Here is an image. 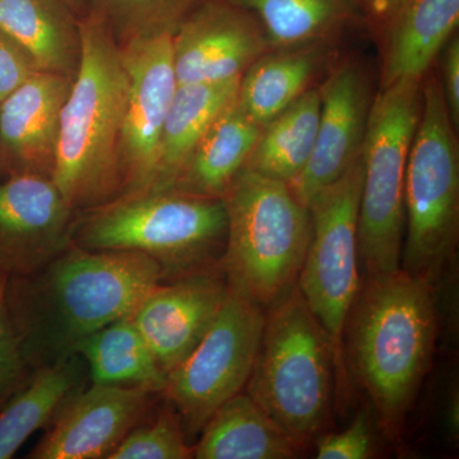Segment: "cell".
Wrapping results in <instances>:
<instances>
[{
	"mask_svg": "<svg viewBox=\"0 0 459 459\" xmlns=\"http://www.w3.org/2000/svg\"><path fill=\"white\" fill-rule=\"evenodd\" d=\"M228 240L221 198L147 189L78 212L72 243L92 250L143 253L165 281L220 268Z\"/></svg>",
	"mask_w": 459,
	"mask_h": 459,
	"instance_id": "obj_4",
	"label": "cell"
},
{
	"mask_svg": "<svg viewBox=\"0 0 459 459\" xmlns=\"http://www.w3.org/2000/svg\"><path fill=\"white\" fill-rule=\"evenodd\" d=\"M38 72L25 51L0 31V102Z\"/></svg>",
	"mask_w": 459,
	"mask_h": 459,
	"instance_id": "obj_32",
	"label": "cell"
},
{
	"mask_svg": "<svg viewBox=\"0 0 459 459\" xmlns=\"http://www.w3.org/2000/svg\"><path fill=\"white\" fill-rule=\"evenodd\" d=\"M320 114L309 164L290 184L296 197L309 204L320 190L340 179L361 155L373 105L367 66L350 56L332 65L318 89Z\"/></svg>",
	"mask_w": 459,
	"mask_h": 459,
	"instance_id": "obj_12",
	"label": "cell"
},
{
	"mask_svg": "<svg viewBox=\"0 0 459 459\" xmlns=\"http://www.w3.org/2000/svg\"><path fill=\"white\" fill-rule=\"evenodd\" d=\"M422 80L403 78L380 89L371 105L361 150L358 244L368 277L401 270L404 179L421 113Z\"/></svg>",
	"mask_w": 459,
	"mask_h": 459,
	"instance_id": "obj_8",
	"label": "cell"
},
{
	"mask_svg": "<svg viewBox=\"0 0 459 459\" xmlns=\"http://www.w3.org/2000/svg\"><path fill=\"white\" fill-rule=\"evenodd\" d=\"M261 131L262 126L247 117L235 99L202 135L166 189L222 198L246 168Z\"/></svg>",
	"mask_w": 459,
	"mask_h": 459,
	"instance_id": "obj_21",
	"label": "cell"
},
{
	"mask_svg": "<svg viewBox=\"0 0 459 459\" xmlns=\"http://www.w3.org/2000/svg\"><path fill=\"white\" fill-rule=\"evenodd\" d=\"M155 395L137 386L91 383L66 402L27 457L108 459L150 412Z\"/></svg>",
	"mask_w": 459,
	"mask_h": 459,
	"instance_id": "obj_15",
	"label": "cell"
},
{
	"mask_svg": "<svg viewBox=\"0 0 459 459\" xmlns=\"http://www.w3.org/2000/svg\"><path fill=\"white\" fill-rule=\"evenodd\" d=\"M72 83L65 75L38 72L0 102V175L53 178Z\"/></svg>",
	"mask_w": 459,
	"mask_h": 459,
	"instance_id": "obj_17",
	"label": "cell"
},
{
	"mask_svg": "<svg viewBox=\"0 0 459 459\" xmlns=\"http://www.w3.org/2000/svg\"><path fill=\"white\" fill-rule=\"evenodd\" d=\"M202 0H87L119 47L135 39L172 32Z\"/></svg>",
	"mask_w": 459,
	"mask_h": 459,
	"instance_id": "obj_28",
	"label": "cell"
},
{
	"mask_svg": "<svg viewBox=\"0 0 459 459\" xmlns=\"http://www.w3.org/2000/svg\"><path fill=\"white\" fill-rule=\"evenodd\" d=\"M383 65L380 89L403 78H424L457 32L459 0H392L379 17Z\"/></svg>",
	"mask_w": 459,
	"mask_h": 459,
	"instance_id": "obj_18",
	"label": "cell"
},
{
	"mask_svg": "<svg viewBox=\"0 0 459 459\" xmlns=\"http://www.w3.org/2000/svg\"><path fill=\"white\" fill-rule=\"evenodd\" d=\"M75 217L51 178L0 175V271L25 276L44 267L71 246Z\"/></svg>",
	"mask_w": 459,
	"mask_h": 459,
	"instance_id": "obj_14",
	"label": "cell"
},
{
	"mask_svg": "<svg viewBox=\"0 0 459 459\" xmlns=\"http://www.w3.org/2000/svg\"><path fill=\"white\" fill-rule=\"evenodd\" d=\"M82 54L60 117L53 179L75 212L122 197L120 162L128 75L108 27L80 18Z\"/></svg>",
	"mask_w": 459,
	"mask_h": 459,
	"instance_id": "obj_3",
	"label": "cell"
},
{
	"mask_svg": "<svg viewBox=\"0 0 459 459\" xmlns=\"http://www.w3.org/2000/svg\"><path fill=\"white\" fill-rule=\"evenodd\" d=\"M193 446L177 411L169 407L148 416L126 434L108 459H188Z\"/></svg>",
	"mask_w": 459,
	"mask_h": 459,
	"instance_id": "obj_29",
	"label": "cell"
},
{
	"mask_svg": "<svg viewBox=\"0 0 459 459\" xmlns=\"http://www.w3.org/2000/svg\"><path fill=\"white\" fill-rule=\"evenodd\" d=\"M319 114L318 89L307 90L262 126L246 168L289 184L298 179L316 147Z\"/></svg>",
	"mask_w": 459,
	"mask_h": 459,
	"instance_id": "obj_27",
	"label": "cell"
},
{
	"mask_svg": "<svg viewBox=\"0 0 459 459\" xmlns=\"http://www.w3.org/2000/svg\"><path fill=\"white\" fill-rule=\"evenodd\" d=\"M362 181L361 155L340 179L309 202L312 238L298 286L331 341L338 394L347 386L344 331L360 294L358 223Z\"/></svg>",
	"mask_w": 459,
	"mask_h": 459,
	"instance_id": "obj_9",
	"label": "cell"
},
{
	"mask_svg": "<svg viewBox=\"0 0 459 459\" xmlns=\"http://www.w3.org/2000/svg\"><path fill=\"white\" fill-rule=\"evenodd\" d=\"M331 59L332 42L327 41L270 49L241 75L238 105L263 126L312 89Z\"/></svg>",
	"mask_w": 459,
	"mask_h": 459,
	"instance_id": "obj_20",
	"label": "cell"
},
{
	"mask_svg": "<svg viewBox=\"0 0 459 459\" xmlns=\"http://www.w3.org/2000/svg\"><path fill=\"white\" fill-rule=\"evenodd\" d=\"M440 78L444 99L455 129L459 126V36L455 32L440 51Z\"/></svg>",
	"mask_w": 459,
	"mask_h": 459,
	"instance_id": "obj_33",
	"label": "cell"
},
{
	"mask_svg": "<svg viewBox=\"0 0 459 459\" xmlns=\"http://www.w3.org/2000/svg\"><path fill=\"white\" fill-rule=\"evenodd\" d=\"M229 286L221 268L157 283L131 316L166 376L189 355L221 309Z\"/></svg>",
	"mask_w": 459,
	"mask_h": 459,
	"instance_id": "obj_16",
	"label": "cell"
},
{
	"mask_svg": "<svg viewBox=\"0 0 459 459\" xmlns=\"http://www.w3.org/2000/svg\"><path fill=\"white\" fill-rule=\"evenodd\" d=\"M7 280L8 274L0 271V411L21 391L33 373L9 316L5 298Z\"/></svg>",
	"mask_w": 459,
	"mask_h": 459,
	"instance_id": "obj_30",
	"label": "cell"
},
{
	"mask_svg": "<svg viewBox=\"0 0 459 459\" xmlns=\"http://www.w3.org/2000/svg\"><path fill=\"white\" fill-rule=\"evenodd\" d=\"M373 429L369 410L361 409L341 433L316 437V458L367 459L373 457Z\"/></svg>",
	"mask_w": 459,
	"mask_h": 459,
	"instance_id": "obj_31",
	"label": "cell"
},
{
	"mask_svg": "<svg viewBox=\"0 0 459 459\" xmlns=\"http://www.w3.org/2000/svg\"><path fill=\"white\" fill-rule=\"evenodd\" d=\"M193 446L197 459H290L300 446L249 394H235L221 404Z\"/></svg>",
	"mask_w": 459,
	"mask_h": 459,
	"instance_id": "obj_22",
	"label": "cell"
},
{
	"mask_svg": "<svg viewBox=\"0 0 459 459\" xmlns=\"http://www.w3.org/2000/svg\"><path fill=\"white\" fill-rule=\"evenodd\" d=\"M265 309L229 289L221 309L195 349L166 377L162 395L177 411L186 437L235 394L252 374Z\"/></svg>",
	"mask_w": 459,
	"mask_h": 459,
	"instance_id": "obj_10",
	"label": "cell"
},
{
	"mask_svg": "<svg viewBox=\"0 0 459 459\" xmlns=\"http://www.w3.org/2000/svg\"><path fill=\"white\" fill-rule=\"evenodd\" d=\"M439 77L422 80L421 113L404 179L401 268L431 286L442 279L457 250L459 148Z\"/></svg>",
	"mask_w": 459,
	"mask_h": 459,
	"instance_id": "obj_7",
	"label": "cell"
},
{
	"mask_svg": "<svg viewBox=\"0 0 459 459\" xmlns=\"http://www.w3.org/2000/svg\"><path fill=\"white\" fill-rule=\"evenodd\" d=\"M95 385L137 386L162 394L166 374L131 316L117 320L75 347Z\"/></svg>",
	"mask_w": 459,
	"mask_h": 459,
	"instance_id": "obj_25",
	"label": "cell"
},
{
	"mask_svg": "<svg viewBox=\"0 0 459 459\" xmlns=\"http://www.w3.org/2000/svg\"><path fill=\"white\" fill-rule=\"evenodd\" d=\"M162 281L161 265L143 253L74 243L38 271L8 277L9 316L26 360L36 369L74 355L84 338L131 316Z\"/></svg>",
	"mask_w": 459,
	"mask_h": 459,
	"instance_id": "obj_1",
	"label": "cell"
},
{
	"mask_svg": "<svg viewBox=\"0 0 459 459\" xmlns=\"http://www.w3.org/2000/svg\"><path fill=\"white\" fill-rule=\"evenodd\" d=\"M240 78L216 83L178 84L160 142L155 181L150 189L170 186L202 135L238 98Z\"/></svg>",
	"mask_w": 459,
	"mask_h": 459,
	"instance_id": "obj_24",
	"label": "cell"
},
{
	"mask_svg": "<svg viewBox=\"0 0 459 459\" xmlns=\"http://www.w3.org/2000/svg\"><path fill=\"white\" fill-rule=\"evenodd\" d=\"M437 332L434 286L402 268L368 277L347 320L344 358L392 442L433 364Z\"/></svg>",
	"mask_w": 459,
	"mask_h": 459,
	"instance_id": "obj_2",
	"label": "cell"
},
{
	"mask_svg": "<svg viewBox=\"0 0 459 459\" xmlns=\"http://www.w3.org/2000/svg\"><path fill=\"white\" fill-rule=\"evenodd\" d=\"M65 2L69 5V7L74 9V13L80 18L86 16V14L89 13L87 0H65Z\"/></svg>",
	"mask_w": 459,
	"mask_h": 459,
	"instance_id": "obj_35",
	"label": "cell"
},
{
	"mask_svg": "<svg viewBox=\"0 0 459 459\" xmlns=\"http://www.w3.org/2000/svg\"><path fill=\"white\" fill-rule=\"evenodd\" d=\"M128 75L120 162L123 195L150 189L159 164L160 142L178 87L172 32L135 39L120 47Z\"/></svg>",
	"mask_w": 459,
	"mask_h": 459,
	"instance_id": "obj_11",
	"label": "cell"
},
{
	"mask_svg": "<svg viewBox=\"0 0 459 459\" xmlns=\"http://www.w3.org/2000/svg\"><path fill=\"white\" fill-rule=\"evenodd\" d=\"M87 382L89 369L78 353L33 369L26 385L0 411V459L14 457L32 434L49 427Z\"/></svg>",
	"mask_w": 459,
	"mask_h": 459,
	"instance_id": "obj_23",
	"label": "cell"
},
{
	"mask_svg": "<svg viewBox=\"0 0 459 459\" xmlns=\"http://www.w3.org/2000/svg\"><path fill=\"white\" fill-rule=\"evenodd\" d=\"M267 309L247 394L305 446L331 418L333 350L298 283Z\"/></svg>",
	"mask_w": 459,
	"mask_h": 459,
	"instance_id": "obj_6",
	"label": "cell"
},
{
	"mask_svg": "<svg viewBox=\"0 0 459 459\" xmlns=\"http://www.w3.org/2000/svg\"><path fill=\"white\" fill-rule=\"evenodd\" d=\"M0 31L39 72L74 80L82 54L80 17L65 0H0Z\"/></svg>",
	"mask_w": 459,
	"mask_h": 459,
	"instance_id": "obj_19",
	"label": "cell"
},
{
	"mask_svg": "<svg viewBox=\"0 0 459 459\" xmlns=\"http://www.w3.org/2000/svg\"><path fill=\"white\" fill-rule=\"evenodd\" d=\"M270 49L258 20L226 0H202L172 33L178 84L240 78Z\"/></svg>",
	"mask_w": 459,
	"mask_h": 459,
	"instance_id": "obj_13",
	"label": "cell"
},
{
	"mask_svg": "<svg viewBox=\"0 0 459 459\" xmlns=\"http://www.w3.org/2000/svg\"><path fill=\"white\" fill-rule=\"evenodd\" d=\"M391 2L392 0H359L362 12L373 20L379 17Z\"/></svg>",
	"mask_w": 459,
	"mask_h": 459,
	"instance_id": "obj_34",
	"label": "cell"
},
{
	"mask_svg": "<svg viewBox=\"0 0 459 459\" xmlns=\"http://www.w3.org/2000/svg\"><path fill=\"white\" fill-rule=\"evenodd\" d=\"M253 14L274 48L332 42L362 13L359 0H226Z\"/></svg>",
	"mask_w": 459,
	"mask_h": 459,
	"instance_id": "obj_26",
	"label": "cell"
},
{
	"mask_svg": "<svg viewBox=\"0 0 459 459\" xmlns=\"http://www.w3.org/2000/svg\"><path fill=\"white\" fill-rule=\"evenodd\" d=\"M228 240L220 268L230 290L267 309L298 283L312 214L291 186L244 168L222 195Z\"/></svg>",
	"mask_w": 459,
	"mask_h": 459,
	"instance_id": "obj_5",
	"label": "cell"
}]
</instances>
